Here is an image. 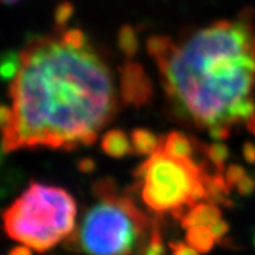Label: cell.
<instances>
[{"label":"cell","mask_w":255,"mask_h":255,"mask_svg":"<svg viewBox=\"0 0 255 255\" xmlns=\"http://www.w3.org/2000/svg\"><path fill=\"white\" fill-rule=\"evenodd\" d=\"M19 62L9 121L0 129L4 152L92 145L116 116L118 99L112 71L91 43L74 47L58 31L34 36Z\"/></svg>","instance_id":"1"},{"label":"cell","mask_w":255,"mask_h":255,"mask_svg":"<svg viewBox=\"0 0 255 255\" xmlns=\"http://www.w3.org/2000/svg\"><path fill=\"white\" fill-rule=\"evenodd\" d=\"M154 60L181 120L207 129L245 125L255 133V26L246 13L172 40Z\"/></svg>","instance_id":"2"},{"label":"cell","mask_w":255,"mask_h":255,"mask_svg":"<svg viewBox=\"0 0 255 255\" xmlns=\"http://www.w3.org/2000/svg\"><path fill=\"white\" fill-rule=\"evenodd\" d=\"M99 201L91 206L75 235V244L87 255H142L153 231L150 219L128 196L118 194L112 179L95 184Z\"/></svg>","instance_id":"3"},{"label":"cell","mask_w":255,"mask_h":255,"mask_svg":"<svg viewBox=\"0 0 255 255\" xmlns=\"http://www.w3.org/2000/svg\"><path fill=\"white\" fill-rule=\"evenodd\" d=\"M1 218L10 239L34 252L45 253L73 233L77 202L62 188L31 183Z\"/></svg>","instance_id":"4"},{"label":"cell","mask_w":255,"mask_h":255,"mask_svg":"<svg viewBox=\"0 0 255 255\" xmlns=\"http://www.w3.org/2000/svg\"><path fill=\"white\" fill-rule=\"evenodd\" d=\"M142 202L155 214L170 213L181 219L191 207L206 200L202 165L176 158L159 149L136 168Z\"/></svg>","instance_id":"5"},{"label":"cell","mask_w":255,"mask_h":255,"mask_svg":"<svg viewBox=\"0 0 255 255\" xmlns=\"http://www.w3.org/2000/svg\"><path fill=\"white\" fill-rule=\"evenodd\" d=\"M120 95L126 105L142 107L153 96V86L145 69L132 60H127L120 68Z\"/></svg>","instance_id":"6"},{"label":"cell","mask_w":255,"mask_h":255,"mask_svg":"<svg viewBox=\"0 0 255 255\" xmlns=\"http://www.w3.org/2000/svg\"><path fill=\"white\" fill-rule=\"evenodd\" d=\"M220 219H222V210L218 207V205L206 201V202H198L191 207L180 219V223L188 230L196 226L211 227Z\"/></svg>","instance_id":"7"},{"label":"cell","mask_w":255,"mask_h":255,"mask_svg":"<svg viewBox=\"0 0 255 255\" xmlns=\"http://www.w3.org/2000/svg\"><path fill=\"white\" fill-rule=\"evenodd\" d=\"M197 145L198 140H194L191 136H187L185 133L179 132V131H172L163 140L162 149L167 154L176 157V158L192 159Z\"/></svg>","instance_id":"8"},{"label":"cell","mask_w":255,"mask_h":255,"mask_svg":"<svg viewBox=\"0 0 255 255\" xmlns=\"http://www.w3.org/2000/svg\"><path fill=\"white\" fill-rule=\"evenodd\" d=\"M101 149L109 157L113 158H123L132 152L131 139L125 131L118 128L109 129L101 139Z\"/></svg>","instance_id":"9"},{"label":"cell","mask_w":255,"mask_h":255,"mask_svg":"<svg viewBox=\"0 0 255 255\" xmlns=\"http://www.w3.org/2000/svg\"><path fill=\"white\" fill-rule=\"evenodd\" d=\"M205 187H206V201L217 205H226V206L232 205V201L228 198L231 194V188L227 184L223 174L215 172L214 175H210L206 172Z\"/></svg>","instance_id":"10"},{"label":"cell","mask_w":255,"mask_h":255,"mask_svg":"<svg viewBox=\"0 0 255 255\" xmlns=\"http://www.w3.org/2000/svg\"><path fill=\"white\" fill-rule=\"evenodd\" d=\"M129 139H131L132 152H135L136 154L152 155L158 152L163 145L162 137L146 128H135L131 132Z\"/></svg>","instance_id":"11"},{"label":"cell","mask_w":255,"mask_h":255,"mask_svg":"<svg viewBox=\"0 0 255 255\" xmlns=\"http://www.w3.org/2000/svg\"><path fill=\"white\" fill-rule=\"evenodd\" d=\"M185 241L193 249L197 250L198 253H209L213 250L214 245L217 243V239L214 236L213 231L209 227L205 226H196L191 227L187 230L185 235Z\"/></svg>","instance_id":"12"},{"label":"cell","mask_w":255,"mask_h":255,"mask_svg":"<svg viewBox=\"0 0 255 255\" xmlns=\"http://www.w3.org/2000/svg\"><path fill=\"white\" fill-rule=\"evenodd\" d=\"M202 150H204L202 153L206 155L210 163H213L217 172L224 174V166H226L227 159L230 157V149H228V146L224 142L218 141L213 142L210 145L202 144Z\"/></svg>","instance_id":"13"},{"label":"cell","mask_w":255,"mask_h":255,"mask_svg":"<svg viewBox=\"0 0 255 255\" xmlns=\"http://www.w3.org/2000/svg\"><path fill=\"white\" fill-rule=\"evenodd\" d=\"M118 47L127 60H131L137 53L139 40L132 26L125 25L118 31Z\"/></svg>","instance_id":"14"},{"label":"cell","mask_w":255,"mask_h":255,"mask_svg":"<svg viewBox=\"0 0 255 255\" xmlns=\"http://www.w3.org/2000/svg\"><path fill=\"white\" fill-rule=\"evenodd\" d=\"M74 13V8L68 1H62L58 4L55 10V23L57 26V30L66 29V25L70 21L71 16Z\"/></svg>","instance_id":"15"},{"label":"cell","mask_w":255,"mask_h":255,"mask_svg":"<svg viewBox=\"0 0 255 255\" xmlns=\"http://www.w3.org/2000/svg\"><path fill=\"white\" fill-rule=\"evenodd\" d=\"M245 175V170H244L243 166L237 165V163H232V165H230L227 167L226 172H224V178H226L228 187L232 189L233 187H236L237 183H239Z\"/></svg>","instance_id":"16"},{"label":"cell","mask_w":255,"mask_h":255,"mask_svg":"<svg viewBox=\"0 0 255 255\" xmlns=\"http://www.w3.org/2000/svg\"><path fill=\"white\" fill-rule=\"evenodd\" d=\"M170 250H171L172 255H200L197 250L181 241L170 243Z\"/></svg>","instance_id":"17"},{"label":"cell","mask_w":255,"mask_h":255,"mask_svg":"<svg viewBox=\"0 0 255 255\" xmlns=\"http://www.w3.org/2000/svg\"><path fill=\"white\" fill-rule=\"evenodd\" d=\"M236 189L241 196H249L254 192L255 189V181L250 178L249 175H245L241 180L237 183Z\"/></svg>","instance_id":"18"},{"label":"cell","mask_w":255,"mask_h":255,"mask_svg":"<svg viewBox=\"0 0 255 255\" xmlns=\"http://www.w3.org/2000/svg\"><path fill=\"white\" fill-rule=\"evenodd\" d=\"M209 228L213 231L214 236H215V239H217L218 243H220V241H222V239H223L227 233H228V231H230V224L227 223L226 220L220 219V220H218L217 223H214L213 226L209 227Z\"/></svg>","instance_id":"19"},{"label":"cell","mask_w":255,"mask_h":255,"mask_svg":"<svg viewBox=\"0 0 255 255\" xmlns=\"http://www.w3.org/2000/svg\"><path fill=\"white\" fill-rule=\"evenodd\" d=\"M209 131V135L213 137V139L218 140V141H223V140L228 139V136L231 133V127L227 126H214L211 128L207 129Z\"/></svg>","instance_id":"20"},{"label":"cell","mask_w":255,"mask_h":255,"mask_svg":"<svg viewBox=\"0 0 255 255\" xmlns=\"http://www.w3.org/2000/svg\"><path fill=\"white\" fill-rule=\"evenodd\" d=\"M77 167L83 174H91L96 170V162L92 158H82L78 161Z\"/></svg>","instance_id":"21"},{"label":"cell","mask_w":255,"mask_h":255,"mask_svg":"<svg viewBox=\"0 0 255 255\" xmlns=\"http://www.w3.org/2000/svg\"><path fill=\"white\" fill-rule=\"evenodd\" d=\"M244 153V158L248 163H252V165H255V145L253 142L246 141L245 145L243 148Z\"/></svg>","instance_id":"22"},{"label":"cell","mask_w":255,"mask_h":255,"mask_svg":"<svg viewBox=\"0 0 255 255\" xmlns=\"http://www.w3.org/2000/svg\"><path fill=\"white\" fill-rule=\"evenodd\" d=\"M9 255H32V254L30 248H27V246L25 245H21V246L13 248V249L9 252Z\"/></svg>","instance_id":"23"},{"label":"cell","mask_w":255,"mask_h":255,"mask_svg":"<svg viewBox=\"0 0 255 255\" xmlns=\"http://www.w3.org/2000/svg\"><path fill=\"white\" fill-rule=\"evenodd\" d=\"M18 0H0V3H5V4H12V3H16Z\"/></svg>","instance_id":"24"}]
</instances>
